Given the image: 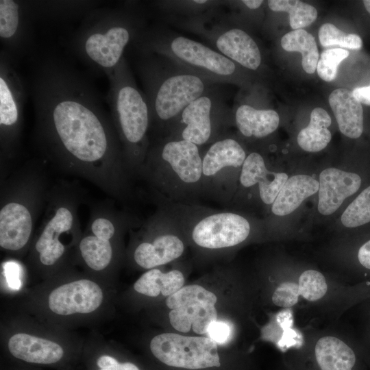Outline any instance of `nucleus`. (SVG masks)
Segmentation results:
<instances>
[{
    "label": "nucleus",
    "instance_id": "a211bd4d",
    "mask_svg": "<svg viewBox=\"0 0 370 370\" xmlns=\"http://www.w3.org/2000/svg\"><path fill=\"white\" fill-rule=\"evenodd\" d=\"M34 20L27 1H0V40L2 49L16 62L34 52Z\"/></svg>",
    "mask_w": 370,
    "mask_h": 370
},
{
    "label": "nucleus",
    "instance_id": "37998d69",
    "mask_svg": "<svg viewBox=\"0 0 370 370\" xmlns=\"http://www.w3.org/2000/svg\"><path fill=\"white\" fill-rule=\"evenodd\" d=\"M362 2L367 11L370 14V0H365Z\"/></svg>",
    "mask_w": 370,
    "mask_h": 370
},
{
    "label": "nucleus",
    "instance_id": "ddd939ff",
    "mask_svg": "<svg viewBox=\"0 0 370 370\" xmlns=\"http://www.w3.org/2000/svg\"><path fill=\"white\" fill-rule=\"evenodd\" d=\"M230 119L223 97L212 87L183 110L164 138L184 140L198 147L210 145L226 135Z\"/></svg>",
    "mask_w": 370,
    "mask_h": 370
},
{
    "label": "nucleus",
    "instance_id": "0eeeda50",
    "mask_svg": "<svg viewBox=\"0 0 370 370\" xmlns=\"http://www.w3.org/2000/svg\"><path fill=\"white\" fill-rule=\"evenodd\" d=\"M136 50L158 54L215 84L236 82L237 64L201 42L162 25L147 27L133 44Z\"/></svg>",
    "mask_w": 370,
    "mask_h": 370
},
{
    "label": "nucleus",
    "instance_id": "473e14b6",
    "mask_svg": "<svg viewBox=\"0 0 370 370\" xmlns=\"http://www.w3.org/2000/svg\"><path fill=\"white\" fill-rule=\"evenodd\" d=\"M341 220L347 227H356L370 222V186L347 207Z\"/></svg>",
    "mask_w": 370,
    "mask_h": 370
},
{
    "label": "nucleus",
    "instance_id": "423d86ee",
    "mask_svg": "<svg viewBox=\"0 0 370 370\" xmlns=\"http://www.w3.org/2000/svg\"><path fill=\"white\" fill-rule=\"evenodd\" d=\"M106 101L131 176H137L150 145V112L124 57L108 76Z\"/></svg>",
    "mask_w": 370,
    "mask_h": 370
},
{
    "label": "nucleus",
    "instance_id": "f8f14e48",
    "mask_svg": "<svg viewBox=\"0 0 370 370\" xmlns=\"http://www.w3.org/2000/svg\"><path fill=\"white\" fill-rule=\"evenodd\" d=\"M18 62L0 53V151L1 164L18 153L27 88L17 71Z\"/></svg>",
    "mask_w": 370,
    "mask_h": 370
},
{
    "label": "nucleus",
    "instance_id": "e433bc0d",
    "mask_svg": "<svg viewBox=\"0 0 370 370\" xmlns=\"http://www.w3.org/2000/svg\"><path fill=\"white\" fill-rule=\"evenodd\" d=\"M300 295L298 284L285 282L278 286L272 296L273 304L280 307H291L298 301Z\"/></svg>",
    "mask_w": 370,
    "mask_h": 370
},
{
    "label": "nucleus",
    "instance_id": "f257e3e1",
    "mask_svg": "<svg viewBox=\"0 0 370 370\" xmlns=\"http://www.w3.org/2000/svg\"><path fill=\"white\" fill-rule=\"evenodd\" d=\"M32 58L27 90L40 151L62 171L88 180L109 195L119 200L130 197L132 177L95 84L56 53Z\"/></svg>",
    "mask_w": 370,
    "mask_h": 370
},
{
    "label": "nucleus",
    "instance_id": "393cba45",
    "mask_svg": "<svg viewBox=\"0 0 370 370\" xmlns=\"http://www.w3.org/2000/svg\"><path fill=\"white\" fill-rule=\"evenodd\" d=\"M233 119L238 132L247 138H264L275 132L280 123L275 110L258 109L247 103L236 108Z\"/></svg>",
    "mask_w": 370,
    "mask_h": 370
},
{
    "label": "nucleus",
    "instance_id": "f3484780",
    "mask_svg": "<svg viewBox=\"0 0 370 370\" xmlns=\"http://www.w3.org/2000/svg\"><path fill=\"white\" fill-rule=\"evenodd\" d=\"M216 295L199 285L182 287L169 296L166 304L171 309L169 318L177 331L188 332L192 326L198 334L207 333L210 325L217 321Z\"/></svg>",
    "mask_w": 370,
    "mask_h": 370
},
{
    "label": "nucleus",
    "instance_id": "58836bf2",
    "mask_svg": "<svg viewBox=\"0 0 370 370\" xmlns=\"http://www.w3.org/2000/svg\"><path fill=\"white\" fill-rule=\"evenodd\" d=\"M210 338L216 343L222 344L227 341L230 334V328L227 323L223 321H214L207 331Z\"/></svg>",
    "mask_w": 370,
    "mask_h": 370
},
{
    "label": "nucleus",
    "instance_id": "9d476101",
    "mask_svg": "<svg viewBox=\"0 0 370 370\" xmlns=\"http://www.w3.org/2000/svg\"><path fill=\"white\" fill-rule=\"evenodd\" d=\"M177 217L184 232L206 249H222L241 244L250 234L246 217L232 211L215 210L196 204H162Z\"/></svg>",
    "mask_w": 370,
    "mask_h": 370
},
{
    "label": "nucleus",
    "instance_id": "7ed1b4c3",
    "mask_svg": "<svg viewBox=\"0 0 370 370\" xmlns=\"http://www.w3.org/2000/svg\"><path fill=\"white\" fill-rule=\"evenodd\" d=\"M136 51V69L150 112L151 142L167 137L183 110L214 84L164 56Z\"/></svg>",
    "mask_w": 370,
    "mask_h": 370
},
{
    "label": "nucleus",
    "instance_id": "bb28decb",
    "mask_svg": "<svg viewBox=\"0 0 370 370\" xmlns=\"http://www.w3.org/2000/svg\"><path fill=\"white\" fill-rule=\"evenodd\" d=\"M314 354L321 370H352L356 363V355L352 349L334 336L319 339Z\"/></svg>",
    "mask_w": 370,
    "mask_h": 370
},
{
    "label": "nucleus",
    "instance_id": "4be33fe9",
    "mask_svg": "<svg viewBox=\"0 0 370 370\" xmlns=\"http://www.w3.org/2000/svg\"><path fill=\"white\" fill-rule=\"evenodd\" d=\"M8 346L14 358L30 363L53 364L64 356V349L58 343L26 333L12 335Z\"/></svg>",
    "mask_w": 370,
    "mask_h": 370
},
{
    "label": "nucleus",
    "instance_id": "4c0bfd02",
    "mask_svg": "<svg viewBox=\"0 0 370 370\" xmlns=\"http://www.w3.org/2000/svg\"><path fill=\"white\" fill-rule=\"evenodd\" d=\"M99 370H140L134 364L129 362H119L108 355L99 356L97 360Z\"/></svg>",
    "mask_w": 370,
    "mask_h": 370
},
{
    "label": "nucleus",
    "instance_id": "39448f33",
    "mask_svg": "<svg viewBox=\"0 0 370 370\" xmlns=\"http://www.w3.org/2000/svg\"><path fill=\"white\" fill-rule=\"evenodd\" d=\"M0 246L19 251L27 245L49 191L45 174L30 161L1 182Z\"/></svg>",
    "mask_w": 370,
    "mask_h": 370
},
{
    "label": "nucleus",
    "instance_id": "f704fd0d",
    "mask_svg": "<svg viewBox=\"0 0 370 370\" xmlns=\"http://www.w3.org/2000/svg\"><path fill=\"white\" fill-rule=\"evenodd\" d=\"M298 286L300 295L312 301L322 298L328 290L323 275L312 269L306 270L301 274Z\"/></svg>",
    "mask_w": 370,
    "mask_h": 370
},
{
    "label": "nucleus",
    "instance_id": "5701e85b",
    "mask_svg": "<svg viewBox=\"0 0 370 370\" xmlns=\"http://www.w3.org/2000/svg\"><path fill=\"white\" fill-rule=\"evenodd\" d=\"M34 22L49 23H65L84 17L92 10L98 8V1H27Z\"/></svg>",
    "mask_w": 370,
    "mask_h": 370
},
{
    "label": "nucleus",
    "instance_id": "cd10ccee",
    "mask_svg": "<svg viewBox=\"0 0 370 370\" xmlns=\"http://www.w3.org/2000/svg\"><path fill=\"white\" fill-rule=\"evenodd\" d=\"M184 283L183 273L177 269L166 273L154 268L143 273L134 283V290L149 297H156L160 293L170 296L179 291Z\"/></svg>",
    "mask_w": 370,
    "mask_h": 370
},
{
    "label": "nucleus",
    "instance_id": "aec40b11",
    "mask_svg": "<svg viewBox=\"0 0 370 370\" xmlns=\"http://www.w3.org/2000/svg\"><path fill=\"white\" fill-rule=\"evenodd\" d=\"M361 177L356 173L328 168L319 175L318 211L323 215L334 213L348 197L360 188Z\"/></svg>",
    "mask_w": 370,
    "mask_h": 370
},
{
    "label": "nucleus",
    "instance_id": "6e6552de",
    "mask_svg": "<svg viewBox=\"0 0 370 370\" xmlns=\"http://www.w3.org/2000/svg\"><path fill=\"white\" fill-rule=\"evenodd\" d=\"M82 194L74 184L62 182L49 189L46 209L34 244L35 258L43 267H51L64 257L67 245L80 234L78 209Z\"/></svg>",
    "mask_w": 370,
    "mask_h": 370
},
{
    "label": "nucleus",
    "instance_id": "b1692460",
    "mask_svg": "<svg viewBox=\"0 0 370 370\" xmlns=\"http://www.w3.org/2000/svg\"><path fill=\"white\" fill-rule=\"evenodd\" d=\"M328 101L339 130L350 138H359L363 132V110L352 92L346 88L334 90Z\"/></svg>",
    "mask_w": 370,
    "mask_h": 370
},
{
    "label": "nucleus",
    "instance_id": "1a4fd4ad",
    "mask_svg": "<svg viewBox=\"0 0 370 370\" xmlns=\"http://www.w3.org/2000/svg\"><path fill=\"white\" fill-rule=\"evenodd\" d=\"M223 5L197 16H163L162 18L200 36L211 45L214 50L236 64L257 71L262 60L258 45L246 31L233 23L231 16L222 9Z\"/></svg>",
    "mask_w": 370,
    "mask_h": 370
},
{
    "label": "nucleus",
    "instance_id": "c9c22d12",
    "mask_svg": "<svg viewBox=\"0 0 370 370\" xmlns=\"http://www.w3.org/2000/svg\"><path fill=\"white\" fill-rule=\"evenodd\" d=\"M348 56L349 51L341 48H332L323 51L317 66L319 77L325 82L334 80L337 75L340 63Z\"/></svg>",
    "mask_w": 370,
    "mask_h": 370
},
{
    "label": "nucleus",
    "instance_id": "72a5a7b5",
    "mask_svg": "<svg viewBox=\"0 0 370 370\" xmlns=\"http://www.w3.org/2000/svg\"><path fill=\"white\" fill-rule=\"evenodd\" d=\"M319 39L324 47L339 46L358 50L362 47V40L358 35L345 33L332 23L321 25L319 30Z\"/></svg>",
    "mask_w": 370,
    "mask_h": 370
},
{
    "label": "nucleus",
    "instance_id": "dca6fc26",
    "mask_svg": "<svg viewBox=\"0 0 370 370\" xmlns=\"http://www.w3.org/2000/svg\"><path fill=\"white\" fill-rule=\"evenodd\" d=\"M150 349L171 367L199 369L221 365L217 343L210 338L164 333L151 339Z\"/></svg>",
    "mask_w": 370,
    "mask_h": 370
},
{
    "label": "nucleus",
    "instance_id": "20e7f679",
    "mask_svg": "<svg viewBox=\"0 0 370 370\" xmlns=\"http://www.w3.org/2000/svg\"><path fill=\"white\" fill-rule=\"evenodd\" d=\"M150 186L157 204H195L202 197V153L184 140L150 142L137 176Z\"/></svg>",
    "mask_w": 370,
    "mask_h": 370
},
{
    "label": "nucleus",
    "instance_id": "79ce46f5",
    "mask_svg": "<svg viewBox=\"0 0 370 370\" xmlns=\"http://www.w3.org/2000/svg\"><path fill=\"white\" fill-rule=\"evenodd\" d=\"M352 94L360 103L370 106V85L356 88Z\"/></svg>",
    "mask_w": 370,
    "mask_h": 370
},
{
    "label": "nucleus",
    "instance_id": "f03ea898",
    "mask_svg": "<svg viewBox=\"0 0 370 370\" xmlns=\"http://www.w3.org/2000/svg\"><path fill=\"white\" fill-rule=\"evenodd\" d=\"M145 14L135 3L114 8H96L83 18L71 36L69 49L94 71L107 77L147 27Z\"/></svg>",
    "mask_w": 370,
    "mask_h": 370
},
{
    "label": "nucleus",
    "instance_id": "2f4dec72",
    "mask_svg": "<svg viewBox=\"0 0 370 370\" xmlns=\"http://www.w3.org/2000/svg\"><path fill=\"white\" fill-rule=\"evenodd\" d=\"M268 7L273 12H287L289 24L294 30L310 25L317 17L314 6L298 0H270Z\"/></svg>",
    "mask_w": 370,
    "mask_h": 370
},
{
    "label": "nucleus",
    "instance_id": "4468645a",
    "mask_svg": "<svg viewBox=\"0 0 370 370\" xmlns=\"http://www.w3.org/2000/svg\"><path fill=\"white\" fill-rule=\"evenodd\" d=\"M158 205V209L143 224L140 234L144 239L135 245L133 259L141 268L151 269L172 262L184 251V243L180 237L181 223L167 207Z\"/></svg>",
    "mask_w": 370,
    "mask_h": 370
},
{
    "label": "nucleus",
    "instance_id": "6ab92c4d",
    "mask_svg": "<svg viewBox=\"0 0 370 370\" xmlns=\"http://www.w3.org/2000/svg\"><path fill=\"white\" fill-rule=\"evenodd\" d=\"M103 298L102 289L96 282L79 279L53 290L49 295L48 306L53 312L59 315L88 314L100 306Z\"/></svg>",
    "mask_w": 370,
    "mask_h": 370
},
{
    "label": "nucleus",
    "instance_id": "a19ab883",
    "mask_svg": "<svg viewBox=\"0 0 370 370\" xmlns=\"http://www.w3.org/2000/svg\"><path fill=\"white\" fill-rule=\"evenodd\" d=\"M358 259L362 267L370 270V240L360 247Z\"/></svg>",
    "mask_w": 370,
    "mask_h": 370
},
{
    "label": "nucleus",
    "instance_id": "c85d7f7f",
    "mask_svg": "<svg viewBox=\"0 0 370 370\" xmlns=\"http://www.w3.org/2000/svg\"><path fill=\"white\" fill-rule=\"evenodd\" d=\"M331 123V118L324 109L319 107L314 108L310 113L309 124L297 135L299 146L308 152L323 150L332 138L331 132L328 129Z\"/></svg>",
    "mask_w": 370,
    "mask_h": 370
},
{
    "label": "nucleus",
    "instance_id": "c756f323",
    "mask_svg": "<svg viewBox=\"0 0 370 370\" xmlns=\"http://www.w3.org/2000/svg\"><path fill=\"white\" fill-rule=\"evenodd\" d=\"M286 51L301 53V65L307 73L312 74L317 69L319 51L314 36L303 29L293 30L284 34L280 41Z\"/></svg>",
    "mask_w": 370,
    "mask_h": 370
},
{
    "label": "nucleus",
    "instance_id": "a878e982",
    "mask_svg": "<svg viewBox=\"0 0 370 370\" xmlns=\"http://www.w3.org/2000/svg\"><path fill=\"white\" fill-rule=\"evenodd\" d=\"M317 180L307 175H296L287 180L271 205L277 216L287 215L295 210L308 197L319 190Z\"/></svg>",
    "mask_w": 370,
    "mask_h": 370
},
{
    "label": "nucleus",
    "instance_id": "2eb2a0df",
    "mask_svg": "<svg viewBox=\"0 0 370 370\" xmlns=\"http://www.w3.org/2000/svg\"><path fill=\"white\" fill-rule=\"evenodd\" d=\"M246 157L241 144L227 135L210 144L202 153V197L223 204L231 201L238 181L236 172Z\"/></svg>",
    "mask_w": 370,
    "mask_h": 370
},
{
    "label": "nucleus",
    "instance_id": "9b49d317",
    "mask_svg": "<svg viewBox=\"0 0 370 370\" xmlns=\"http://www.w3.org/2000/svg\"><path fill=\"white\" fill-rule=\"evenodd\" d=\"M136 224V217L118 210L111 201L92 205L86 230L77 246L86 266L95 271L108 269L114 259V241L126 229Z\"/></svg>",
    "mask_w": 370,
    "mask_h": 370
},
{
    "label": "nucleus",
    "instance_id": "ea45409f",
    "mask_svg": "<svg viewBox=\"0 0 370 370\" xmlns=\"http://www.w3.org/2000/svg\"><path fill=\"white\" fill-rule=\"evenodd\" d=\"M4 274L10 288L18 289L21 283L20 280V267L14 262H8L4 264Z\"/></svg>",
    "mask_w": 370,
    "mask_h": 370
},
{
    "label": "nucleus",
    "instance_id": "412c9836",
    "mask_svg": "<svg viewBox=\"0 0 370 370\" xmlns=\"http://www.w3.org/2000/svg\"><path fill=\"white\" fill-rule=\"evenodd\" d=\"M288 179L285 173L268 170L263 156L253 151L247 156L244 161L238 183L245 188L258 184L262 202L266 205H272Z\"/></svg>",
    "mask_w": 370,
    "mask_h": 370
},
{
    "label": "nucleus",
    "instance_id": "7c9ffc66",
    "mask_svg": "<svg viewBox=\"0 0 370 370\" xmlns=\"http://www.w3.org/2000/svg\"><path fill=\"white\" fill-rule=\"evenodd\" d=\"M224 3V1L217 0H166L151 4L164 16L188 17L199 15Z\"/></svg>",
    "mask_w": 370,
    "mask_h": 370
}]
</instances>
